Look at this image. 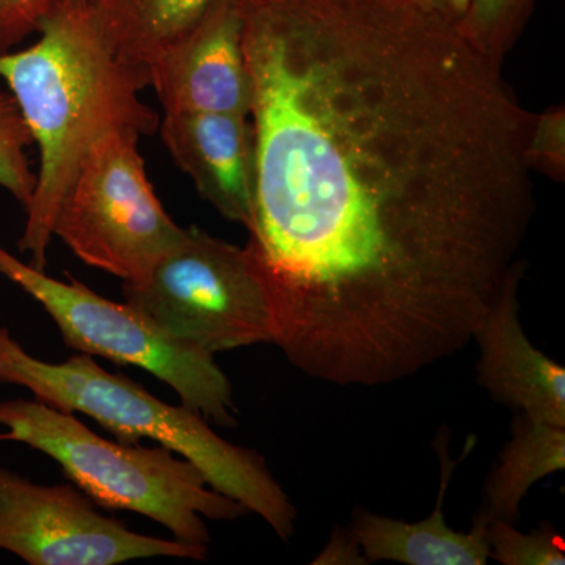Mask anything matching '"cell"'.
Wrapping results in <instances>:
<instances>
[{
  "instance_id": "obj_1",
  "label": "cell",
  "mask_w": 565,
  "mask_h": 565,
  "mask_svg": "<svg viewBox=\"0 0 565 565\" xmlns=\"http://www.w3.org/2000/svg\"><path fill=\"white\" fill-rule=\"evenodd\" d=\"M274 345L338 386L452 359L522 259L531 111L455 24L396 0H236Z\"/></svg>"
},
{
  "instance_id": "obj_2",
  "label": "cell",
  "mask_w": 565,
  "mask_h": 565,
  "mask_svg": "<svg viewBox=\"0 0 565 565\" xmlns=\"http://www.w3.org/2000/svg\"><path fill=\"white\" fill-rule=\"evenodd\" d=\"M39 33L28 50L0 54V77L39 145L20 250L44 270L58 207L93 143L114 129L151 136L161 120L140 99L148 71L115 52L90 0H61Z\"/></svg>"
},
{
  "instance_id": "obj_3",
  "label": "cell",
  "mask_w": 565,
  "mask_h": 565,
  "mask_svg": "<svg viewBox=\"0 0 565 565\" xmlns=\"http://www.w3.org/2000/svg\"><path fill=\"white\" fill-rule=\"evenodd\" d=\"M0 384L28 388L33 399L90 416L122 444L148 438L199 467L215 492L262 516L289 541L297 511L259 452L230 444L204 416L185 405L163 403L148 390L111 374L85 353L63 363L43 362L0 327Z\"/></svg>"
},
{
  "instance_id": "obj_4",
  "label": "cell",
  "mask_w": 565,
  "mask_h": 565,
  "mask_svg": "<svg viewBox=\"0 0 565 565\" xmlns=\"http://www.w3.org/2000/svg\"><path fill=\"white\" fill-rule=\"evenodd\" d=\"M0 441H17L55 460L96 505L148 516L184 544L207 546V520L248 514L215 492L199 467L166 446L110 441L71 414L36 399L0 403Z\"/></svg>"
},
{
  "instance_id": "obj_5",
  "label": "cell",
  "mask_w": 565,
  "mask_h": 565,
  "mask_svg": "<svg viewBox=\"0 0 565 565\" xmlns=\"http://www.w3.org/2000/svg\"><path fill=\"white\" fill-rule=\"evenodd\" d=\"M0 275L44 308L70 349L141 367L207 422L237 426L233 386L212 353L178 343L132 305L111 302L74 277L55 280L2 245Z\"/></svg>"
},
{
  "instance_id": "obj_6",
  "label": "cell",
  "mask_w": 565,
  "mask_h": 565,
  "mask_svg": "<svg viewBox=\"0 0 565 565\" xmlns=\"http://www.w3.org/2000/svg\"><path fill=\"white\" fill-rule=\"evenodd\" d=\"M132 305L178 343L212 353L273 344V311L244 247L199 226L141 280L122 285Z\"/></svg>"
},
{
  "instance_id": "obj_7",
  "label": "cell",
  "mask_w": 565,
  "mask_h": 565,
  "mask_svg": "<svg viewBox=\"0 0 565 565\" xmlns=\"http://www.w3.org/2000/svg\"><path fill=\"white\" fill-rule=\"evenodd\" d=\"M139 139L114 129L93 143L52 228L81 262L125 282L141 280L185 233L148 181Z\"/></svg>"
},
{
  "instance_id": "obj_8",
  "label": "cell",
  "mask_w": 565,
  "mask_h": 565,
  "mask_svg": "<svg viewBox=\"0 0 565 565\" xmlns=\"http://www.w3.org/2000/svg\"><path fill=\"white\" fill-rule=\"evenodd\" d=\"M0 550L29 565H117L150 557L206 561L207 546L152 537L103 515L70 484H36L0 468Z\"/></svg>"
},
{
  "instance_id": "obj_9",
  "label": "cell",
  "mask_w": 565,
  "mask_h": 565,
  "mask_svg": "<svg viewBox=\"0 0 565 565\" xmlns=\"http://www.w3.org/2000/svg\"><path fill=\"white\" fill-rule=\"evenodd\" d=\"M163 114L248 117L252 81L236 0H217L206 14L147 66Z\"/></svg>"
},
{
  "instance_id": "obj_10",
  "label": "cell",
  "mask_w": 565,
  "mask_h": 565,
  "mask_svg": "<svg viewBox=\"0 0 565 565\" xmlns=\"http://www.w3.org/2000/svg\"><path fill=\"white\" fill-rule=\"evenodd\" d=\"M525 269L520 259L476 330L478 382L504 407L565 427V367L531 343L520 321Z\"/></svg>"
},
{
  "instance_id": "obj_11",
  "label": "cell",
  "mask_w": 565,
  "mask_h": 565,
  "mask_svg": "<svg viewBox=\"0 0 565 565\" xmlns=\"http://www.w3.org/2000/svg\"><path fill=\"white\" fill-rule=\"evenodd\" d=\"M163 145L200 195L226 221L250 226L255 204V137L248 117L163 114Z\"/></svg>"
},
{
  "instance_id": "obj_12",
  "label": "cell",
  "mask_w": 565,
  "mask_h": 565,
  "mask_svg": "<svg viewBox=\"0 0 565 565\" xmlns=\"http://www.w3.org/2000/svg\"><path fill=\"white\" fill-rule=\"evenodd\" d=\"M449 434L440 433L435 446L441 478L433 514L419 522H404L356 508L351 530L367 564L393 561L405 565H486L490 559L486 523L475 520L470 533H459L446 523L444 501L457 460L449 456Z\"/></svg>"
},
{
  "instance_id": "obj_13",
  "label": "cell",
  "mask_w": 565,
  "mask_h": 565,
  "mask_svg": "<svg viewBox=\"0 0 565 565\" xmlns=\"http://www.w3.org/2000/svg\"><path fill=\"white\" fill-rule=\"evenodd\" d=\"M565 470V427L516 412L511 438L487 475L475 520L515 525L526 494L539 481Z\"/></svg>"
},
{
  "instance_id": "obj_14",
  "label": "cell",
  "mask_w": 565,
  "mask_h": 565,
  "mask_svg": "<svg viewBox=\"0 0 565 565\" xmlns=\"http://www.w3.org/2000/svg\"><path fill=\"white\" fill-rule=\"evenodd\" d=\"M110 46L125 61L148 63L192 29L217 0H90ZM148 71V70H147Z\"/></svg>"
},
{
  "instance_id": "obj_15",
  "label": "cell",
  "mask_w": 565,
  "mask_h": 565,
  "mask_svg": "<svg viewBox=\"0 0 565 565\" xmlns=\"http://www.w3.org/2000/svg\"><path fill=\"white\" fill-rule=\"evenodd\" d=\"M537 0H468L457 31L493 68L501 70L525 32Z\"/></svg>"
},
{
  "instance_id": "obj_16",
  "label": "cell",
  "mask_w": 565,
  "mask_h": 565,
  "mask_svg": "<svg viewBox=\"0 0 565 565\" xmlns=\"http://www.w3.org/2000/svg\"><path fill=\"white\" fill-rule=\"evenodd\" d=\"M33 143L17 99L0 90V185L25 207L31 203L36 185L28 148Z\"/></svg>"
},
{
  "instance_id": "obj_17",
  "label": "cell",
  "mask_w": 565,
  "mask_h": 565,
  "mask_svg": "<svg viewBox=\"0 0 565 565\" xmlns=\"http://www.w3.org/2000/svg\"><path fill=\"white\" fill-rule=\"evenodd\" d=\"M490 559L503 565H564L565 544L548 522L531 533H522L515 525L490 522L486 525Z\"/></svg>"
},
{
  "instance_id": "obj_18",
  "label": "cell",
  "mask_w": 565,
  "mask_h": 565,
  "mask_svg": "<svg viewBox=\"0 0 565 565\" xmlns=\"http://www.w3.org/2000/svg\"><path fill=\"white\" fill-rule=\"evenodd\" d=\"M523 156L531 173H541L557 182L564 181L565 109L563 104L548 107L541 114H531Z\"/></svg>"
},
{
  "instance_id": "obj_19",
  "label": "cell",
  "mask_w": 565,
  "mask_h": 565,
  "mask_svg": "<svg viewBox=\"0 0 565 565\" xmlns=\"http://www.w3.org/2000/svg\"><path fill=\"white\" fill-rule=\"evenodd\" d=\"M61 0H0V54L40 31Z\"/></svg>"
},
{
  "instance_id": "obj_20",
  "label": "cell",
  "mask_w": 565,
  "mask_h": 565,
  "mask_svg": "<svg viewBox=\"0 0 565 565\" xmlns=\"http://www.w3.org/2000/svg\"><path fill=\"white\" fill-rule=\"evenodd\" d=\"M316 565H363L367 564L362 546L356 542L351 527L337 526L329 544L316 556Z\"/></svg>"
},
{
  "instance_id": "obj_21",
  "label": "cell",
  "mask_w": 565,
  "mask_h": 565,
  "mask_svg": "<svg viewBox=\"0 0 565 565\" xmlns=\"http://www.w3.org/2000/svg\"><path fill=\"white\" fill-rule=\"evenodd\" d=\"M396 2L440 17L441 20L451 22L457 28L462 20L468 0H396Z\"/></svg>"
}]
</instances>
